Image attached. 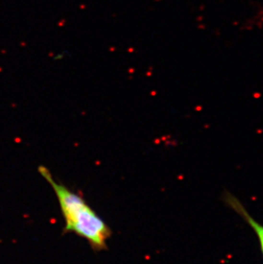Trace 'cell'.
Listing matches in <instances>:
<instances>
[{
    "label": "cell",
    "instance_id": "obj_2",
    "mask_svg": "<svg viewBox=\"0 0 263 264\" xmlns=\"http://www.w3.org/2000/svg\"><path fill=\"white\" fill-rule=\"evenodd\" d=\"M222 200L225 204L230 208L231 209L234 210L240 217L244 220L248 225L250 226L257 237V240L259 242L260 250H261V256L263 258V225L257 221L255 218L249 213L244 205L242 204V202L238 199L237 197L229 192L228 191H225L222 195Z\"/></svg>",
    "mask_w": 263,
    "mask_h": 264
},
{
    "label": "cell",
    "instance_id": "obj_1",
    "mask_svg": "<svg viewBox=\"0 0 263 264\" xmlns=\"http://www.w3.org/2000/svg\"><path fill=\"white\" fill-rule=\"evenodd\" d=\"M38 171L51 185L57 196L65 223L63 233H74L84 239L94 251L107 250L108 240L112 234L107 223L96 213L83 197L55 180L46 167L39 166Z\"/></svg>",
    "mask_w": 263,
    "mask_h": 264
}]
</instances>
